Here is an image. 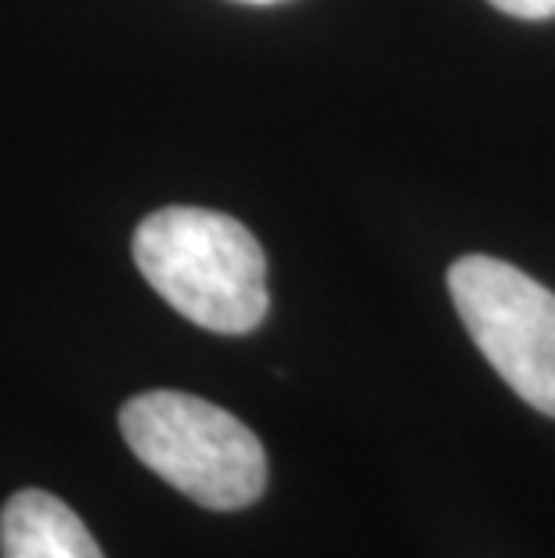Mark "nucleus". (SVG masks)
<instances>
[{
	"label": "nucleus",
	"instance_id": "f03ea898",
	"mask_svg": "<svg viewBox=\"0 0 555 558\" xmlns=\"http://www.w3.org/2000/svg\"><path fill=\"white\" fill-rule=\"evenodd\" d=\"M120 429L141 465L209 512H239L267 486V454L253 429L209 400L141 393L123 403Z\"/></svg>",
	"mask_w": 555,
	"mask_h": 558
},
{
	"label": "nucleus",
	"instance_id": "423d86ee",
	"mask_svg": "<svg viewBox=\"0 0 555 558\" xmlns=\"http://www.w3.org/2000/svg\"><path fill=\"white\" fill-rule=\"evenodd\" d=\"M250 4H275V0H250Z\"/></svg>",
	"mask_w": 555,
	"mask_h": 558
},
{
	"label": "nucleus",
	"instance_id": "f257e3e1",
	"mask_svg": "<svg viewBox=\"0 0 555 558\" xmlns=\"http://www.w3.org/2000/svg\"><path fill=\"white\" fill-rule=\"evenodd\" d=\"M134 264L162 300L217 336H245L267 317V256L234 217L167 206L134 231Z\"/></svg>",
	"mask_w": 555,
	"mask_h": 558
},
{
	"label": "nucleus",
	"instance_id": "39448f33",
	"mask_svg": "<svg viewBox=\"0 0 555 558\" xmlns=\"http://www.w3.org/2000/svg\"><path fill=\"white\" fill-rule=\"evenodd\" d=\"M494 8L505 11L512 19H527V22H545L555 19V0H491Z\"/></svg>",
	"mask_w": 555,
	"mask_h": 558
},
{
	"label": "nucleus",
	"instance_id": "20e7f679",
	"mask_svg": "<svg viewBox=\"0 0 555 558\" xmlns=\"http://www.w3.org/2000/svg\"><path fill=\"white\" fill-rule=\"evenodd\" d=\"M4 558H105L73 508L47 490H19L0 512Z\"/></svg>",
	"mask_w": 555,
	"mask_h": 558
},
{
	"label": "nucleus",
	"instance_id": "7ed1b4c3",
	"mask_svg": "<svg viewBox=\"0 0 555 558\" xmlns=\"http://www.w3.org/2000/svg\"><path fill=\"white\" fill-rule=\"evenodd\" d=\"M455 311L483 357L530 408L555 418V292L494 256L447 270Z\"/></svg>",
	"mask_w": 555,
	"mask_h": 558
}]
</instances>
